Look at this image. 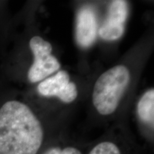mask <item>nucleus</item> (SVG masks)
Here are the masks:
<instances>
[{"mask_svg": "<svg viewBox=\"0 0 154 154\" xmlns=\"http://www.w3.org/2000/svg\"><path fill=\"white\" fill-rule=\"evenodd\" d=\"M70 116L51 113L0 82V154H39L68 132Z\"/></svg>", "mask_w": 154, "mask_h": 154, "instance_id": "nucleus-1", "label": "nucleus"}, {"mask_svg": "<svg viewBox=\"0 0 154 154\" xmlns=\"http://www.w3.org/2000/svg\"><path fill=\"white\" fill-rule=\"evenodd\" d=\"M153 46V38L150 32L117 63L94 77L87 96L90 124L106 129L128 119V109Z\"/></svg>", "mask_w": 154, "mask_h": 154, "instance_id": "nucleus-2", "label": "nucleus"}, {"mask_svg": "<svg viewBox=\"0 0 154 154\" xmlns=\"http://www.w3.org/2000/svg\"><path fill=\"white\" fill-rule=\"evenodd\" d=\"M32 14L27 9L17 16L24 29L16 32L0 61V82L18 89L35 85L61 69L52 44L37 29Z\"/></svg>", "mask_w": 154, "mask_h": 154, "instance_id": "nucleus-3", "label": "nucleus"}, {"mask_svg": "<svg viewBox=\"0 0 154 154\" xmlns=\"http://www.w3.org/2000/svg\"><path fill=\"white\" fill-rule=\"evenodd\" d=\"M91 83L88 84L72 71L61 69L35 85L19 91L26 100L49 112L70 116L72 108L87 97Z\"/></svg>", "mask_w": 154, "mask_h": 154, "instance_id": "nucleus-4", "label": "nucleus"}, {"mask_svg": "<svg viewBox=\"0 0 154 154\" xmlns=\"http://www.w3.org/2000/svg\"><path fill=\"white\" fill-rule=\"evenodd\" d=\"M146 150L135 138L127 119L108 127L101 136L91 140L86 154H145Z\"/></svg>", "mask_w": 154, "mask_h": 154, "instance_id": "nucleus-5", "label": "nucleus"}, {"mask_svg": "<svg viewBox=\"0 0 154 154\" xmlns=\"http://www.w3.org/2000/svg\"><path fill=\"white\" fill-rule=\"evenodd\" d=\"M130 14L128 1L108 2L104 14L100 19L98 38L106 42H115L124 36Z\"/></svg>", "mask_w": 154, "mask_h": 154, "instance_id": "nucleus-6", "label": "nucleus"}, {"mask_svg": "<svg viewBox=\"0 0 154 154\" xmlns=\"http://www.w3.org/2000/svg\"><path fill=\"white\" fill-rule=\"evenodd\" d=\"M99 12L94 3H84L76 9L75 39L81 49H90L96 42L101 19Z\"/></svg>", "mask_w": 154, "mask_h": 154, "instance_id": "nucleus-7", "label": "nucleus"}, {"mask_svg": "<svg viewBox=\"0 0 154 154\" xmlns=\"http://www.w3.org/2000/svg\"><path fill=\"white\" fill-rule=\"evenodd\" d=\"M136 116L138 132L151 149L154 142V89L149 88L140 94L136 103Z\"/></svg>", "mask_w": 154, "mask_h": 154, "instance_id": "nucleus-8", "label": "nucleus"}, {"mask_svg": "<svg viewBox=\"0 0 154 154\" xmlns=\"http://www.w3.org/2000/svg\"><path fill=\"white\" fill-rule=\"evenodd\" d=\"M90 143L71 137L67 132L50 143L39 154H86Z\"/></svg>", "mask_w": 154, "mask_h": 154, "instance_id": "nucleus-9", "label": "nucleus"}, {"mask_svg": "<svg viewBox=\"0 0 154 154\" xmlns=\"http://www.w3.org/2000/svg\"><path fill=\"white\" fill-rule=\"evenodd\" d=\"M16 22L8 14L7 2L0 1V51L2 57L9 49L16 34Z\"/></svg>", "mask_w": 154, "mask_h": 154, "instance_id": "nucleus-10", "label": "nucleus"}]
</instances>
